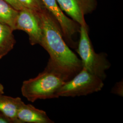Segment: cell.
<instances>
[{"instance_id":"1","label":"cell","mask_w":123,"mask_h":123,"mask_svg":"<svg viewBox=\"0 0 123 123\" xmlns=\"http://www.w3.org/2000/svg\"><path fill=\"white\" fill-rule=\"evenodd\" d=\"M39 14L42 28L40 45L50 56L47 65L61 74L67 82L82 70L81 61L67 44L52 14L46 9Z\"/></svg>"},{"instance_id":"2","label":"cell","mask_w":123,"mask_h":123,"mask_svg":"<svg viewBox=\"0 0 123 123\" xmlns=\"http://www.w3.org/2000/svg\"><path fill=\"white\" fill-rule=\"evenodd\" d=\"M66 82L61 74L47 65L37 76L22 83L21 92L31 102L58 98V92Z\"/></svg>"},{"instance_id":"3","label":"cell","mask_w":123,"mask_h":123,"mask_svg":"<svg viewBox=\"0 0 123 123\" xmlns=\"http://www.w3.org/2000/svg\"><path fill=\"white\" fill-rule=\"evenodd\" d=\"M79 33L76 51L80 57L83 68L104 80L106 77V71L111 66L107 54L95 52L88 35V25L80 26Z\"/></svg>"},{"instance_id":"4","label":"cell","mask_w":123,"mask_h":123,"mask_svg":"<svg viewBox=\"0 0 123 123\" xmlns=\"http://www.w3.org/2000/svg\"><path fill=\"white\" fill-rule=\"evenodd\" d=\"M103 81L83 68L73 78L65 83L57 95L59 97L86 96L101 90L104 86Z\"/></svg>"},{"instance_id":"5","label":"cell","mask_w":123,"mask_h":123,"mask_svg":"<svg viewBox=\"0 0 123 123\" xmlns=\"http://www.w3.org/2000/svg\"><path fill=\"white\" fill-rule=\"evenodd\" d=\"M45 9L55 18L60 26L63 37L68 45L72 49H77L78 43L74 37L80 32V25L63 12L56 0H42Z\"/></svg>"},{"instance_id":"6","label":"cell","mask_w":123,"mask_h":123,"mask_svg":"<svg viewBox=\"0 0 123 123\" xmlns=\"http://www.w3.org/2000/svg\"><path fill=\"white\" fill-rule=\"evenodd\" d=\"M17 30L26 32L31 45H40L42 28L39 12L24 8L19 11L14 27V30Z\"/></svg>"},{"instance_id":"7","label":"cell","mask_w":123,"mask_h":123,"mask_svg":"<svg viewBox=\"0 0 123 123\" xmlns=\"http://www.w3.org/2000/svg\"><path fill=\"white\" fill-rule=\"evenodd\" d=\"M62 11L80 26H86L84 16L96 8V0H56Z\"/></svg>"},{"instance_id":"8","label":"cell","mask_w":123,"mask_h":123,"mask_svg":"<svg viewBox=\"0 0 123 123\" xmlns=\"http://www.w3.org/2000/svg\"><path fill=\"white\" fill-rule=\"evenodd\" d=\"M17 117L20 123H53L46 112L24 103L18 111Z\"/></svg>"},{"instance_id":"9","label":"cell","mask_w":123,"mask_h":123,"mask_svg":"<svg viewBox=\"0 0 123 123\" xmlns=\"http://www.w3.org/2000/svg\"><path fill=\"white\" fill-rule=\"evenodd\" d=\"M24 102L19 97H11L0 93V112L13 123H20L17 117L18 111Z\"/></svg>"},{"instance_id":"10","label":"cell","mask_w":123,"mask_h":123,"mask_svg":"<svg viewBox=\"0 0 123 123\" xmlns=\"http://www.w3.org/2000/svg\"><path fill=\"white\" fill-rule=\"evenodd\" d=\"M11 27L0 22V60L12 50L16 40Z\"/></svg>"},{"instance_id":"11","label":"cell","mask_w":123,"mask_h":123,"mask_svg":"<svg viewBox=\"0 0 123 123\" xmlns=\"http://www.w3.org/2000/svg\"><path fill=\"white\" fill-rule=\"evenodd\" d=\"M18 12L4 0H0V22L11 27L13 31Z\"/></svg>"},{"instance_id":"12","label":"cell","mask_w":123,"mask_h":123,"mask_svg":"<svg viewBox=\"0 0 123 123\" xmlns=\"http://www.w3.org/2000/svg\"><path fill=\"white\" fill-rule=\"evenodd\" d=\"M23 8L40 12L44 9V5L42 0H18Z\"/></svg>"},{"instance_id":"13","label":"cell","mask_w":123,"mask_h":123,"mask_svg":"<svg viewBox=\"0 0 123 123\" xmlns=\"http://www.w3.org/2000/svg\"><path fill=\"white\" fill-rule=\"evenodd\" d=\"M112 92L120 96H123V82H119L115 85L112 89Z\"/></svg>"},{"instance_id":"14","label":"cell","mask_w":123,"mask_h":123,"mask_svg":"<svg viewBox=\"0 0 123 123\" xmlns=\"http://www.w3.org/2000/svg\"><path fill=\"white\" fill-rule=\"evenodd\" d=\"M6 2H7L8 4L12 6L14 9L20 11L23 9V7L18 2V0H4Z\"/></svg>"},{"instance_id":"15","label":"cell","mask_w":123,"mask_h":123,"mask_svg":"<svg viewBox=\"0 0 123 123\" xmlns=\"http://www.w3.org/2000/svg\"><path fill=\"white\" fill-rule=\"evenodd\" d=\"M0 123H13V121L0 112Z\"/></svg>"},{"instance_id":"16","label":"cell","mask_w":123,"mask_h":123,"mask_svg":"<svg viewBox=\"0 0 123 123\" xmlns=\"http://www.w3.org/2000/svg\"><path fill=\"white\" fill-rule=\"evenodd\" d=\"M4 93V87L2 84L0 83V93Z\"/></svg>"}]
</instances>
